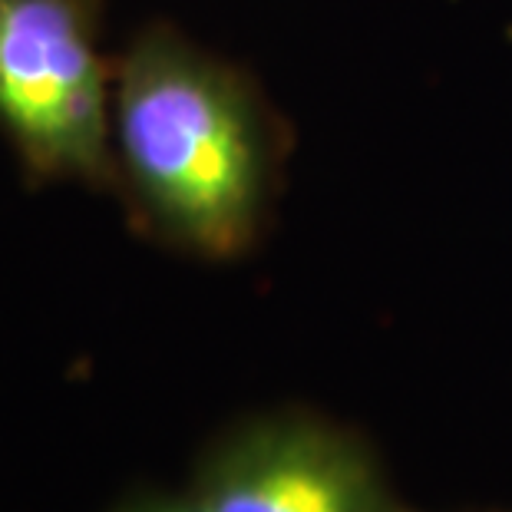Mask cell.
<instances>
[{"label": "cell", "instance_id": "cell-4", "mask_svg": "<svg viewBox=\"0 0 512 512\" xmlns=\"http://www.w3.org/2000/svg\"><path fill=\"white\" fill-rule=\"evenodd\" d=\"M116 512H209L192 493H179V496H139L129 499Z\"/></svg>", "mask_w": 512, "mask_h": 512}, {"label": "cell", "instance_id": "cell-5", "mask_svg": "<svg viewBox=\"0 0 512 512\" xmlns=\"http://www.w3.org/2000/svg\"><path fill=\"white\" fill-rule=\"evenodd\" d=\"M407 512H420V509H413V506H407Z\"/></svg>", "mask_w": 512, "mask_h": 512}, {"label": "cell", "instance_id": "cell-3", "mask_svg": "<svg viewBox=\"0 0 512 512\" xmlns=\"http://www.w3.org/2000/svg\"><path fill=\"white\" fill-rule=\"evenodd\" d=\"M189 493L209 512H407L377 453L311 413L235 430L205 456Z\"/></svg>", "mask_w": 512, "mask_h": 512}, {"label": "cell", "instance_id": "cell-1", "mask_svg": "<svg viewBox=\"0 0 512 512\" xmlns=\"http://www.w3.org/2000/svg\"><path fill=\"white\" fill-rule=\"evenodd\" d=\"M116 139L169 235L205 255L252 242L261 152L242 90L172 37H146L119 70Z\"/></svg>", "mask_w": 512, "mask_h": 512}, {"label": "cell", "instance_id": "cell-2", "mask_svg": "<svg viewBox=\"0 0 512 512\" xmlns=\"http://www.w3.org/2000/svg\"><path fill=\"white\" fill-rule=\"evenodd\" d=\"M0 126L37 172H106V83L73 0H0Z\"/></svg>", "mask_w": 512, "mask_h": 512}]
</instances>
